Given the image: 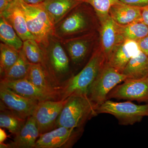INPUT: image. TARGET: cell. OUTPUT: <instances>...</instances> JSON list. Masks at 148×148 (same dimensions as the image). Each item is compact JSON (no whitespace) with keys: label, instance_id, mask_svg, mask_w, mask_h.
<instances>
[{"label":"cell","instance_id":"cell-1","mask_svg":"<svg viewBox=\"0 0 148 148\" xmlns=\"http://www.w3.org/2000/svg\"><path fill=\"white\" fill-rule=\"evenodd\" d=\"M106 61V57L101 48L95 49L81 71L70 77L58 88V100H65L76 94L87 95L90 86Z\"/></svg>","mask_w":148,"mask_h":148},{"label":"cell","instance_id":"cell-2","mask_svg":"<svg viewBox=\"0 0 148 148\" xmlns=\"http://www.w3.org/2000/svg\"><path fill=\"white\" fill-rule=\"evenodd\" d=\"M97 107L87 95L76 94L68 98L56 123V127L84 128L88 120L98 115Z\"/></svg>","mask_w":148,"mask_h":148},{"label":"cell","instance_id":"cell-3","mask_svg":"<svg viewBox=\"0 0 148 148\" xmlns=\"http://www.w3.org/2000/svg\"><path fill=\"white\" fill-rule=\"evenodd\" d=\"M41 47L44 54V61L42 66L49 79L58 90L61 85L69 78V57L61 41L55 37L50 38L46 47Z\"/></svg>","mask_w":148,"mask_h":148},{"label":"cell","instance_id":"cell-4","mask_svg":"<svg viewBox=\"0 0 148 148\" xmlns=\"http://www.w3.org/2000/svg\"><path fill=\"white\" fill-rule=\"evenodd\" d=\"M91 7L84 2L72 10L54 25L53 36L62 40L88 34L92 27Z\"/></svg>","mask_w":148,"mask_h":148},{"label":"cell","instance_id":"cell-5","mask_svg":"<svg viewBox=\"0 0 148 148\" xmlns=\"http://www.w3.org/2000/svg\"><path fill=\"white\" fill-rule=\"evenodd\" d=\"M24 13L29 32L40 45L46 47L53 36L54 24L41 4H29L17 0Z\"/></svg>","mask_w":148,"mask_h":148},{"label":"cell","instance_id":"cell-6","mask_svg":"<svg viewBox=\"0 0 148 148\" xmlns=\"http://www.w3.org/2000/svg\"><path fill=\"white\" fill-rule=\"evenodd\" d=\"M97 112L98 114L112 115L121 125H132L148 116V103L138 105L130 101L116 102L107 100L98 106Z\"/></svg>","mask_w":148,"mask_h":148},{"label":"cell","instance_id":"cell-7","mask_svg":"<svg viewBox=\"0 0 148 148\" xmlns=\"http://www.w3.org/2000/svg\"><path fill=\"white\" fill-rule=\"evenodd\" d=\"M127 77L106 62L90 86L87 95L97 108L107 100L111 90L127 79Z\"/></svg>","mask_w":148,"mask_h":148},{"label":"cell","instance_id":"cell-8","mask_svg":"<svg viewBox=\"0 0 148 148\" xmlns=\"http://www.w3.org/2000/svg\"><path fill=\"white\" fill-rule=\"evenodd\" d=\"M84 128L58 127L40 134L35 148H71L81 137Z\"/></svg>","mask_w":148,"mask_h":148},{"label":"cell","instance_id":"cell-9","mask_svg":"<svg viewBox=\"0 0 148 148\" xmlns=\"http://www.w3.org/2000/svg\"><path fill=\"white\" fill-rule=\"evenodd\" d=\"M67 101L68 98L38 102L32 116L36 122L40 134L56 128V121Z\"/></svg>","mask_w":148,"mask_h":148},{"label":"cell","instance_id":"cell-10","mask_svg":"<svg viewBox=\"0 0 148 148\" xmlns=\"http://www.w3.org/2000/svg\"><path fill=\"white\" fill-rule=\"evenodd\" d=\"M111 99H123L148 103V77L141 79H127L114 88L107 97Z\"/></svg>","mask_w":148,"mask_h":148},{"label":"cell","instance_id":"cell-11","mask_svg":"<svg viewBox=\"0 0 148 148\" xmlns=\"http://www.w3.org/2000/svg\"><path fill=\"white\" fill-rule=\"evenodd\" d=\"M1 105L23 118L33 115L39 102L19 95L0 84Z\"/></svg>","mask_w":148,"mask_h":148},{"label":"cell","instance_id":"cell-12","mask_svg":"<svg viewBox=\"0 0 148 148\" xmlns=\"http://www.w3.org/2000/svg\"><path fill=\"white\" fill-rule=\"evenodd\" d=\"M140 51L138 42L125 40L114 47L106 61L118 71L122 73L130 60Z\"/></svg>","mask_w":148,"mask_h":148},{"label":"cell","instance_id":"cell-13","mask_svg":"<svg viewBox=\"0 0 148 148\" xmlns=\"http://www.w3.org/2000/svg\"><path fill=\"white\" fill-rule=\"evenodd\" d=\"M60 41L72 63L76 65H80L87 57L92 42L89 34Z\"/></svg>","mask_w":148,"mask_h":148},{"label":"cell","instance_id":"cell-14","mask_svg":"<svg viewBox=\"0 0 148 148\" xmlns=\"http://www.w3.org/2000/svg\"><path fill=\"white\" fill-rule=\"evenodd\" d=\"M0 84L19 95L38 102L49 100H57L53 95L37 87L27 78L12 81L1 79Z\"/></svg>","mask_w":148,"mask_h":148},{"label":"cell","instance_id":"cell-15","mask_svg":"<svg viewBox=\"0 0 148 148\" xmlns=\"http://www.w3.org/2000/svg\"><path fill=\"white\" fill-rule=\"evenodd\" d=\"M0 16L5 18L23 41L29 39L35 40L28 29L26 18L17 0H12L8 8L0 13Z\"/></svg>","mask_w":148,"mask_h":148},{"label":"cell","instance_id":"cell-16","mask_svg":"<svg viewBox=\"0 0 148 148\" xmlns=\"http://www.w3.org/2000/svg\"><path fill=\"white\" fill-rule=\"evenodd\" d=\"M99 20L101 24L100 48L107 60L114 47L124 40L119 34L116 23L110 14Z\"/></svg>","mask_w":148,"mask_h":148},{"label":"cell","instance_id":"cell-17","mask_svg":"<svg viewBox=\"0 0 148 148\" xmlns=\"http://www.w3.org/2000/svg\"><path fill=\"white\" fill-rule=\"evenodd\" d=\"M40 132L33 116L27 119L26 123L9 144L10 148H35Z\"/></svg>","mask_w":148,"mask_h":148},{"label":"cell","instance_id":"cell-18","mask_svg":"<svg viewBox=\"0 0 148 148\" xmlns=\"http://www.w3.org/2000/svg\"><path fill=\"white\" fill-rule=\"evenodd\" d=\"M109 14L116 24L126 25L142 21L141 8L130 5L119 1L111 6Z\"/></svg>","mask_w":148,"mask_h":148},{"label":"cell","instance_id":"cell-19","mask_svg":"<svg viewBox=\"0 0 148 148\" xmlns=\"http://www.w3.org/2000/svg\"><path fill=\"white\" fill-rule=\"evenodd\" d=\"M84 0H45L41 3L54 25Z\"/></svg>","mask_w":148,"mask_h":148},{"label":"cell","instance_id":"cell-20","mask_svg":"<svg viewBox=\"0 0 148 148\" xmlns=\"http://www.w3.org/2000/svg\"><path fill=\"white\" fill-rule=\"evenodd\" d=\"M27 78L37 87L53 95L58 100V88L51 82L41 65L31 64Z\"/></svg>","mask_w":148,"mask_h":148},{"label":"cell","instance_id":"cell-21","mask_svg":"<svg viewBox=\"0 0 148 148\" xmlns=\"http://www.w3.org/2000/svg\"><path fill=\"white\" fill-rule=\"evenodd\" d=\"M122 73L127 79H141L148 77V57L140 50L130 60Z\"/></svg>","mask_w":148,"mask_h":148},{"label":"cell","instance_id":"cell-22","mask_svg":"<svg viewBox=\"0 0 148 148\" xmlns=\"http://www.w3.org/2000/svg\"><path fill=\"white\" fill-rule=\"evenodd\" d=\"M118 31L123 40L138 42L148 36V26L142 21H136L126 25L117 24Z\"/></svg>","mask_w":148,"mask_h":148},{"label":"cell","instance_id":"cell-23","mask_svg":"<svg viewBox=\"0 0 148 148\" xmlns=\"http://www.w3.org/2000/svg\"><path fill=\"white\" fill-rule=\"evenodd\" d=\"M0 127L8 130L16 135L26 123L27 119L23 118L1 105Z\"/></svg>","mask_w":148,"mask_h":148},{"label":"cell","instance_id":"cell-24","mask_svg":"<svg viewBox=\"0 0 148 148\" xmlns=\"http://www.w3.org/2000/svg\"><path fill=\"white\" fill-rule=\"evenodd\" d=\"M31 65L21 49L17 61L7 71L1 75V79L12 81L27 78Z\"/></svg>","mask_w":148,"mask_h":148},{"label":"cell","instance_id":"cell-25","mask_svg":"<svg viewBox=\"0 0 148 148\" xmlns=\"http://www.w3.org/2000/svg\"><path fill=\"white\" fill-rule=\"evenodd\" d=\"M0 39L2 42L20 51L23 47V41L13 27L2 16H0Z\"/></svg>","mask_w":148,"mask_h":148},{"label":"cell","instance_id":"cell-26","mask_svg":"<svg viewBox=\"0 0 148 148\" xmlns=\"http://www.w3.org/2000/svg\"><path fill=\"white\" fill-rule=\"evenodd\" d=\"M22 50L31 64H40L42 66L44 61L43 51L35 40L29 39L24 41Z\"/></svg>","mask_w":148,"mask_h":148},{"label":"cell","instance_id":"cell-27","mask_svg":"<svg viewBox=\"0 0 148 148\" xmlns=\"http://www.w3.org/2000/svg\"><path fill=\"white\" fill-rule=\"evenodd\" d=\"M19 51L3 42L0 44V73L3 75L18 60Z\"/></svg>","mask_w":148,"mask_h":148},{"label":"cell","instance_id":"cell-28","mask_svg":"<svg viewBox=\"0 0 148 148\" xmlns=\"http://www.w3.org/2000/svg\"><path fill=\"white\" fill-rule=\"evenodd\" d=\"M120 0H84L92 7L99 20L109 14L112 5Z\"/></svg>","mask_w":148,"mask_h":148},{"label":"cell","instance_id":"cell-29","mask_svg":"<svg viewBox=\"0 0 148 148\" xmlns=\"http://www.w3.org/2000/svg\"><path fill=\"white\" fill-rule=\"evenodd\" d=\"M120 1L130 5L140 8L148 5V0H120Z\"/></svg>","mask_w":148,"mask_h":148},{"label":"cell","instance_id":"cell-30","mask_svg":"<svg viewBox=\"0 0 148 148\" xmlns=\"http://www.w3.org/2000/svg\"><path fill=\"white\" fill-rule=\"evenodd\" d=\"M140 50L148 57V36L138 41Z\"/></svg>","mask_w":148,"mask_h":148},{"label":"cell","instance_id":"cell-31","mask_svg":"<svg viewBox=\"0 0 148 148\" xmlns=\"http://www.w3.org/2000/svg\"><path fill=\"white\" fill-rule=\"evenodd\" d=\"M142 21L148 26V5L141 8Z\"/></svg>","mask_w":148,"mask_h":148},{"label":"cell","instance_id":"cell-32","mask_svg":"<svg viewBox=\"0 0 148 148\" xmlns=\"http://www.w3.org/2000/svg\"><path fill=\"white\" fill-rule=\"evenodd\" d=\"M10 3L7 0H0V13L8 8Z\"/></svg>","mask_w":148,"mask_h":148},{"label":"cell","instance_id":"cell-33","mask_svg":"<svg viewBox=\"0 0 148 148\" xmlns=\"http://www.w3.org/2000/svg\"><path fill=\"white\" fill-rule=\"evenodd\" d=\"M7 138V135L5 131L2 129H0V143H3Z\"/></svg>","mask_w":148,"mask_h":148},{"label":"cell","instance_id":"cell-34","mask_svg":"<svg viewBox=\"0 0 148 148\" xmlns=\"http://www.w3.org/2000/svg\"><path fill=\"white\" fill-rule=\"evenodd\" d=\"M24 2L29 4H38L44 1L45 0H22Z\"/></svg>","mask_w":148,"mask_h":148},{"label":"cell","instance_id":"cell-35","mask_svg":"<svg viewBox=\"0 0 148 148\" xmlns=\"http://www.w3.org/2000/svg\"><path fill=\"white\" fill-rule=\"evenodd\" d=\"M0 148H10L9 144H5L3 143H0Z\"/></svg>","mask_w":148,"mask_h":148},{"label":"cell","instance_id":"cell-36","mask_svg":"<svg viewBox=\"0 0 148 148\" xmlns=\"http://www.w3.org/2000/svg\"><path fill=\"white\" fill-rule=\"evenodd\" d=\"M7 1H8L10 2H11L12 0H7Z\"/></svg>","mask_w":148,"mask_h":148}]
</instances>
